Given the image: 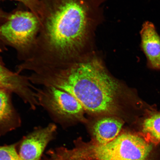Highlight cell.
I'll return each mask as SVG.
<instances>
[{
	"label": "cell",
	"instance_id": "obj_6",
	"mask_svg": "<svg viewBox=\"0 0 160 160\" xmlns=\"http://www.w3.org/2000/svg\"><path fill=\"white\" fill-rule=\"evenodd\" d=\"M57 126L50 123L38 127L24 136L17 143V149L21 160H41L48 144L54 139Z\"/></svg>",
	"mask_w": 160,
	"mask_h": 160
},
{
	"label": "cell",
	"instance_id": "obj_4",
	"mask_svg": "<svg viewBox=\"0 0 160 160\" xmlns=\"http://www.w3.org/2000/svg\"><path fill=\"white\" fill-rule=\"evenodd\" d=\"M39 21L31 12L18 11L9 15L0 26V35L6 45L14 48L22 62L34 43Z\"/></svg>",
	"mask_w": 160,
	"mask_h": 160
},
{
	"label": "cell",
	"instance_id": "obj_10",
	"mask_svg": "<svg viewBox=\"0 0 160 160\" xmlns=\"http://www.w3.org/2000/svg\"><path fill=\"white\" fill-rule=\"evenodd\" d=\"M139 133L153 145L160 143V112L149 113L143 120Z\"/></svg>",
	"mask_w": 160,
	"mask_h": 160
},
{
	"label": "cell",
	"instance_id": "obj_8",
	"mask_svg": "<svg viewBox=\"0 0 160 160\" xmlns=\"http://www.w3.org/2000/svg\"><path fill=\"white\" fill-rule=\"evenodd\" d=\"M123 120L115 116H103L94 122L90 128L91 141L103 145L115 139L122 131Z\"/></svg>",
	"mask_w": 160,
	"mask_h": 160
},
{
	"label": "cell",
	"instance_id": "obj_9",
	"mask_svg": "<svg viewBox=\"0 0 160 160\" xmlns=\"http://www.w3.org/2000/svg\"><path fill=\"white\" fill-rule=\"evenodd\" d=\"M12 93L0 88V136L6 134L21 127V116L14 106Z\"/></svg>",
	"mask_w": 160,
	"mask_h": 160
},
{
	"label": "cell",
	"instance_id": "obj_7",
	"mask_svg": "<svg viewBox=\"0 0 160 160\" xmlns=\"http://www.w3.org/2000/svg\"><path fill=\"white\" fill-rule=\"evenodd\" d=\"M140 35V47L147 59L149 68L160 71V36L155 26L147 21L143 24Z\"/></svg>",
	"mask_w": 160,
	"mask_h": 160
},
{
	"label": "cell",
	"instance_id": "obj_1",
	"mask_svg": "<svg viewBox=\"0 0 160 160\" xmlns=\"http://www.w3.org/2000/svg\"><path fill=\"white\" fill-rule=\"evenodd\" d=\"M107 0H40L39 27L19 71L60 68L94 52L95 32Z\"/></svg>",
	"mask_w": 160,
	"mask_h": 160
},
{
	"label": "cell",
	"instance_id": "obj_11",
	"mask_svg": "<svg viewBox=\"0 0 160 160\" xmlns=\"http://www.w3.org/2000/svg\"><path fill=\"white\" fill-rule=\"evenodd\" d=\"M19 81V77L17 73L0 63V88L13 91L17 88Z\"/></svg>",
	"mask_w": 160,
	"mask_h": 160
},
{
	"label": "cell",
	"instance_id": "obj_12",
	"mask_svg": "<svg viewBox=\"0 0 160 160\" xmlns=\"http://www.w3.org/2000/svg\"><path fill=\"white\" fill-rule=\"evenodd\" d=\"M17 146L16 143L0 146V160H21Z\"/></svg>",
	"mask_w": 160,
	"mask_h": 160
},
{
	"label": "cell",
	"instance_id": "obj_15",
	"mask_svg": "<svg viewBox=\"0 0 160 160\" xmlns=\"http://www.w3.org/2000/svg\"><path fill=\"white\" fill-rule=\"evenodd\" d=\"M9 15H8L7 13L4 12L0 10V21H6L9 17ZM6 44L4 42L2 39V38L1 35H0V53L2 52L3 51L5 50V46ZM3 59H2L1 56L0 55V63H2Z\"/></svg>",
	"mask_w": 160,
	"mask_h": 160
},
{
	"label": "cell",
	"instance_id": "obj_13",
	"mask_svg": "<svg viewBox=\"0 0 160 160\" xmlns=\"http://www.w3.org/2000/svg\"><path fill=\"white\" fill-rule=\"evenodd\" d=\"M23 3L39 19L40 11V0H15Z\"/></svg>",
	"mask_w": 160,
	"mask_h": 160
},
{
	"label": "cell",
	"instance_id": "obj_2",
	"mask_svg": "<svg viewBox=\"0 0 160 160\" xmlns=\"http://www.w3.org/2000/svg\"><path fill=\"white\" fill-rule=\"evenodd\" d=\"M33 85L51 87L73 96L92 115L116 116L124 94L95 52L62 68H42L28 76Z\"/></svg>",
	"mask_w": 160,
	"mask_h": 160
},
{
	"label": "cell",
	"instance_id": "obj_5",
	"mask_svg": "<svg viewBox=\"0 0 160 160\" xmlns=\"http://www.w3.org/2000/svg\"><path fill=\"white\" fill-rule=\"evenodd\" d=\"M35 91L39 106L54 121L62 123L70 120L86 121L82 106L70 94L51 87L36 88Z\"/></svg>",
	"mask_w": 160,
	"mask_h": 160
},
{
	"label": "cell",
	"instance_id": "obj_3",
	"mask_svg": "<svg viewBox=\"0 0 160 160\" xmlns=\"http://www.w3.org/2000/svg\"><path fill=\"white\" fill-rule=\"evenodd\" d=\"M74 143L73 149L61 147L56 151L66 160H149L153 145L139 133L127 131H122L105 144L85 142L81 138Z\"/></svg>",
	"mask_w": 160,
	"mask_h": 160
},
{
	"label": "cell",
	"instance_id": "obj_14",
	"mask_svg": "<svg viewBox=\"0 0 160 160\" xmlns=\"http://www.w3.org/2000/svg\"><path fill=\"white\" fill-rule=\"evenodd\" d=\"M41 160H66L59 155L55 149L48 151L42 158Z\"/></svg>",
	"mask_w": 160,
	"mask_h": 160
}]
</instances>
